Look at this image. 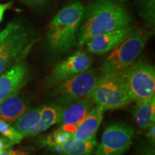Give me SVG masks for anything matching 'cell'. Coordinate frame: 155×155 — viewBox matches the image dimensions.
I'll return each mask as SVG.
<instances>
[{
  "instance_id": "3",
  "label": "cell",
  "mask_w": 155,
  "mask_h": 155,
  "mask_svg": "<svg viewBox=\"0 0 155 155\" xmlns=\"http://www.w3.org/2000/svg\"><path fill=\"white\" fill-rule=\"evenodd\" d=\"M35 42L30 28L20 22H9L0 33V75L22 62Z\"/></svg>"
},
{
  "instance_id": "24",
  "label": "cell",
  "mask_w": 155,
  "mask_h": 155,
  "mask_svg": "<svg viewBox=\"0 0 155 155\" xmlns=\"http://www.w3.org/2000/svg\"><path fill=\"white\" fill-rule=\"evenodd\" d=\"M19 1L32 7H41L45 5L48 0H19Z\"/></svg>"
},
{
  "instance_id": "18",
  "label": "cell",
  "mask_w": 155,
  "mask_h": 155,
  "mask_svg": "<svg viewBox=\"0 0 155 155\" xmlns=\"http://www.w3.org/2000/svg\"><path fill=\"white\" fill-rule=\"evenodd\" d=\"M40 107L29 110L19 117L11 126L25 139V135L39 121Z\"/></svg>"
},
{
  "instance_id": "6",
  "label": "cell",
  "mask_w": 155,
  "mask_h": 155,
  "mask_svg": "<svg viewBox=\"0 0 155 155\" xmlns=\"http://www.w3.org/2000/svg\"><path fill=\"white\" fill-rule=\"evenodd\" d=\"M121 75L131 101H148L155 96V70L151 64L139 60Z\"/></svg>"
},
{
  "instance_id": "23",
  "label": "cell",
  "mask_w": 155,
  "mask_h": 155,
  "mask_svg": "<svg viewBox=\"0 0 155 155\" xmlns=\"http://www.w3.org/2000/svg\"><path fill=\"white\" fill-rule=\"evenodd\" d=\"M146 137L150 140L152 141L153 144H154L155 141V122L151 124L147 127Z\"/></svg>"
},
{
  "instance_id": "1",
  "label": "cell",
  "mask_w": 155,
  "mask_h": 155,
  "mask_svg": "<svg viewBox=\"0 0 155 155\" xmlns=\"http://www.w3.org/2000/svg\"><path fill=\"white\" fill-rule=\"evenodd\" d=\"M131 22L130 14L120 4L114 0H96L85 8L75 45L82 48L94 37L131 25Z\"/></svg>"
},
{
  "instance_id": "4",
  "label": "cell",
  "mask_w": 155,
  "mask_h": 155,
  "mask_svg": "<svg viewBox=\"0 0 155 155\" xmlns=\"http://www.w3.org/2000/svg\"><path fill=\"white\" fill-rule=\"evenodd\" d=\"M152 32L146 29H135L130 35L111 50L100 68L101 75L122 74L131 67L144 49Z\"/></svg>"
},
{
  "instance_id": "10",
  "label": "cell",
  "mask_w": 155,
  "mask_h": 155,
  "mask_svg": "<svg viewBox=\"0 0 155 155\" xmlns=\"http://www.w3.org/2000/svg\"><path fill=\"white\" fill-rule=\"evenodd\" d=\"M135 29L134 26L128 25L94 37L85 45L87 51L97 55L109 53L124 41Z\"/></svg>"
},
{
  "instance_id": "2",
  "label": "cell",
  "mask_w": 155,
  "mask_h": 155,
  "mask_svg": "<svg viewBox=\"0 0 155 155\" xmlns=\"http://www.w3.org/2000/svg\"><path fill=\"white\" fill-rule=\"evenodd\" d=\"M85 7L75 1L61 9L48 27L46 42L50 51L54 54L69 52L76 45L77 34L84 15Z\"/></svg>"
},
{
  "instance_id": "25",
  "label": "cell",
  "mask_w": 155,
  "mask_h": 155,
  "mask_svg": "<svg viewBox=\"0 0 155 155\" xmlns=\"http://www.w3.org/2000/svg\"><path fill=\"white\" fill-rule=\"evenodd\" d=\"M12 5V2H9L6 4H0V22L2 20L4 14L7 9L10 8Z\"/></svg>"
},
{
  "instance_id": "27",
  "label": "cell",
  "mask_w": 155,
  "mask_h": 155,
  "mask_svg": "<svg viewBox=\"0 0 155 155\" xmlns=\"http://www.w3.org/2000/svg\"><path fill=\"white\" fill-rule=\"evenodd\" d=\"M121 1H124V0H121Z\"/></svg>"
},
{
  "instance_id": "17",
  "label": "cell",
  "mask_w": 155,
  "mask_h": 155,
  "mask_svg": "<svg viewBox=\"0 0 155 155\" xmlns=\"http://www.w3.org/2000/svg\"><path fill=\"white\" fill-rule=\"evenodd\" d=\"M98 143L96 139L78 141L73 135L56 149L63 155H92Z\"/></svg>"
},
{
  "instance_id": "15",
  "label": "cell",
  "mask_w": 155,
  "mask_h": 155,
  "mask_svg": "<svg viewBox=\"0 0 155 155\" xmlns=\"http://www.w3.org/2000/svg\"><path fill=\"white\" fill-rule=\"evenodd\" d=\"M63 108V106L57 105L55 104L40 107V116L39 121L25 135V138L35 136L47 130L55 124H58L61 119Z\"/></svg>"
},
{
  "instance_id": "22",
  "label": "cell",
  "mask_w": 155,
  "mask_h": 155,
  "mask_svg": "<svg viewBox=\"0 0 155 155\" xmlns=\"http://www.w3.org/2000/svg\"><path fill=\"white\" fill-rule=\"evenodd\" d=\"M16 144L15 143L9 140L5 137H0V151H4L6 150H8L12 146Z\"/></svg>"
},
{
  "instance_id": "11",
  "label": "cell",
  "mask_w": 155,
  "mask_h": 155,
  "mask_svg": "<svg viewBox=\"0 0 155 155\" xmlns=\"http://www.w3.org/2000/svg\"><path fill=\"white\" fill-rule=\"evenodd\" d=\"M30 79L28 65L24 62L16 64L0 75V104L19 93Z\"/></svg>"
},
{
  "instance_id": "20",
  "label": "cell",
  "mask_w": 155,
  "mask_h": 155,
  "mask_svg": "<svg viewBox=\"0 0 155 155\" xmlns=\"http://www.w3.org/2000/svg\"><path fill=\"white\" fill-rule=\"evenodd\" d=\"M140 15L149 26L154 27L155 22V0H141Z\"/></svg>"
},
{
  "instance_id": "16",
  "label": "cell",
  "mask_w": 155,
  "mask_h": 155,
  "mask_svg": "<svg viewBox=\"0 0 155 155\" xmlns=\"http://www.w3.org/2000/svg\"><path fill=\"white\" fill-rule=\"evenodd\" d=\"M131 112L137 126L146 130L151 124L155 122V96L148 101L136 102Z\"/></svg>"
},
{
  "instance_id": "13",
  "label": "cell",
  "mask_w": 155,
  "mask_h": 155,
  "mask_svg": "<svg viewBox=\"0 0 155 155\" xmlns=\"http://www.w3.org/2000/svg\"><path fill=\"white\" fill-rule=\"evenodd\" d=\"M105 110L101 106H95L73 133L78 141L96 139V135L103 119Z\"/></svg>"
},
{
  "instance_id": "14",
  "label": "cell",
  "mask_w": 155,
  "mask_h": 155,
  "mask_svg": "<svg viewBox=\"0 0 155 155\" xmlns=\"http://www.w3.org/2000/svg\"><path fill=\"white\" fill-rule=\"evenodd\" d=\"M29 110L30 107L28 102L17 93L0 104V120L12 125Z\"/></svg>"
},
{
  "instance_id": "9",
  "label": "cell",
  "mask_w": 155,
  "mask_h": 155,
  "mask_svg": "<svg viewBox=\"0 0 155 155\" xmlns=\"http://www.w3.org/2000/svg\"><path fill=\"white\" fill-rule=\"evenodd\" d=\"M94 58L87 53L78 51L54 67L45 80L50 88L58 86L76 75L88 71L91 67Z\"/></svg>"
},
{
  "instance_id": "26",
  "label": "cell",
  "mask_w": 155,
  "mask_h": 155,
  "mask_svg": "<svg viewBox=\"0 0 155 155\" xmlns=\"http://www.w3.org/2000/svg\"><path fill=\"white\" fill-rule=\"evenodd\" d=\"M141 155H155L154 148H149L144 151Z\"/></svg>"
},
{
  "instance_id": "7",
  "label": "cell",
  "mask_w": 155,
  "mask_h": 155,
  "mask_svg": "<svg viewBox=\"0 0 155 155\" xmlns=\"http://www.w3.org/2000/svg\"><path fill=\"white\" fill-rule=\"evenodd\" d=\"M98 76L94 69H88L76 76L54 87L50 95L55 104L65 106L78 101L90 98Z\"/></svg>"
},
{
  "instance_id": "21",
  "label": "cell",
  "mask_w": 155,
  "mask_h": 155,
  "mask_svg": "<svg viewBox=\"0 0 155 155\" xmlns=\"http://www.w3.org/2000/svg\"><path fill=\"white\" fill-rule=\"evenodd\" d=\"M0 134L16 144H19L24 139L22 136L17 132L10 124L2 120H0Z\"/></svg>"
},
{
  "instance_id": "19",
  "label": "cell",
  "mask_w": 155,
  "mask_h": 155,
  "mask_svg": "<svg viewBox=\"0 0 155 155\" xmlns=\"http://www.w3.org/2000/svg\"><path fill=\"white\" fill-rule=\"evenodd\" d=\"M72 135V133L60 127L51 134L48 135L42 144L48 146L51 150H56L60 145L68 140Z\"/></svg>"
},
{
  "instance_id": "8",
  "label": "cell",
  "mask_w": 155,
  "mask_h": 155,
  "mask_svg": "<svg viewBox=\"0 0 155 155\" xmlns=\"http://www.w3.org/2000/svg\"><path fill=\"white\" fill-rule=\"evenodd\" d=\"M134 137V128L124 122H114L104 129L101 141L94 155H124L129 150Z\"/></svg>"
},
{
  "instance_id": "12",
  "label": "cell",
  "mask_w": 155,
  "mask_h": 155,
  "mask_svg": "<svg viewBox=\"0 0 155 155\" xmlns=\"http://www.w3.org/2000/svg\"><path fill=\"white\" fill-rule=\"evenodd\" d=\"M94 106L95 104L91 98L79 100L63 106L58 124L62 129L73 134Z\"/></svg>"
},
{
  "instance_id": "5",
  "label": "cell",
  "mask_w": 155,
  "mask_h": 155,
  "mask_svg": "<svg viewBox=\"0 0 155 155\" xmlns=\"http://www.w3.org/2000/svg\"><path fill=\"white\" fill-rule=\"evenodd\" d=\"M91 99L105 111L119 109L131 101L122 75L115 73L101 75Z\"/></svg>"
}]
</instances>
